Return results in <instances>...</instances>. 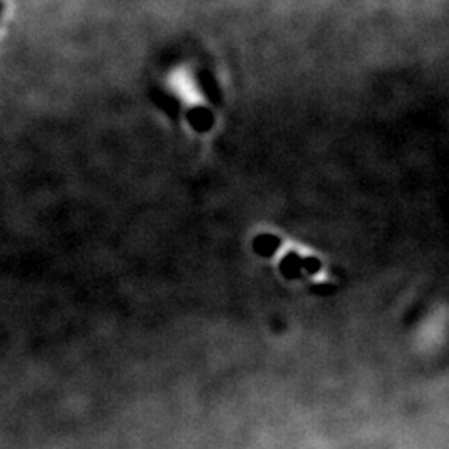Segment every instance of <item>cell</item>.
Wrapping results in <instances>:
<instances>
[{"mask_svg":"<svg viewBox=\"0 0 449 449\" xmlns=\"http://www.w3.org/2000/svg\"><path fill=\"white\" fill-rule=\"evenodd\" d=\"M2 9H3V6H2V2H0V15H2Z\"/></svg>","mask_w":449,"mask_h":449,"instance_id":"cell-7","label":"cell"},{"mask_svg":"<svg viewBox=\"0 0 449 449\" xmlns=\"http://www.w3.org/2000/svg\"><path fill=\"white\" fill-rule=\"evenodd\" d=\"M280 248V238L273 235H260L255 240V250L263 256H271Z\"/></svg>","mask_w":449,"mask_h":449,"instance_id":"cell-2","label":"cell"},{"mask_svg":"<svg viewBox=\"0 0 449 449\" xmlns=\"http://www.w3.org/2000/svg\"><path fill=\"white\" fill-rule=\"evenodd\" d=\"M188 118H190V123L194 125L196 130H208V128L211 127V117L210 112L207 110V108H195V110H191L190 114H188Z\"/></svg>","mask_w":449,"mask_h":449,"instance_id":"cell-4","label":"cell"},{"mask_svg":"<svg viewBox=\"0 0 449 449\" xmlns=\"http://www.w3.org/2000/svg\"><path fill=\"white\" fill-rule=\"evenodd\" d=\"M303 267H302V256H300L296 251H290L284 258L282 260V273L286 276V278H298L302 275Z\"/></svg>","mask_w":449,"mask_h":449,"instance_id":"cell-1","label":"cell"},{"mask_svg":"<svg viewBox=\"0 0 449 449\" xmlns=\"http://www.w3.org/2000/svg\"><path fill=\"white\" fill-rule=\"evenodd\" d=\"M200 85H202L203 92H205L207 98L210 100V102H213V103L222 102V98H220L218 85H216L215 79L211 77V74H208V72H202V74H200Z\"/></svg>","mask_w":449,"mask_h":449,"instance_id":"cell-3","label":"cell"},{"mask_svg":"<svg viewBox=\"0 0 449 449\" xmlns=\"http://www.w3.org/2000/svg\"><path fill=\"white\" fill-rule=\"evenodd\" d=\"M313 290H315L316 293H320V291H323L322 295H328V293H330V291H333V286H330V284H318V286H315V288H313Z\"/></svg>","mask_w":449,"mask_h":449,"instance_id":"cell-6","label":"cell"},{"mask_svg":"<svg viewBox=\"0 0 449 449\" xmlns=\"http://www.w3.org/2000/svg\"><path fill=\"white\" fill-rule=\"evenodd\" d=\"M302 267L304 271L315 275V273H318L320 268H322V263H320L316 258H302Z\"/></svg>","mask_w":449,"mask_h":449,"instance_id":"cell-5","label":"cell"}]
</instances>
